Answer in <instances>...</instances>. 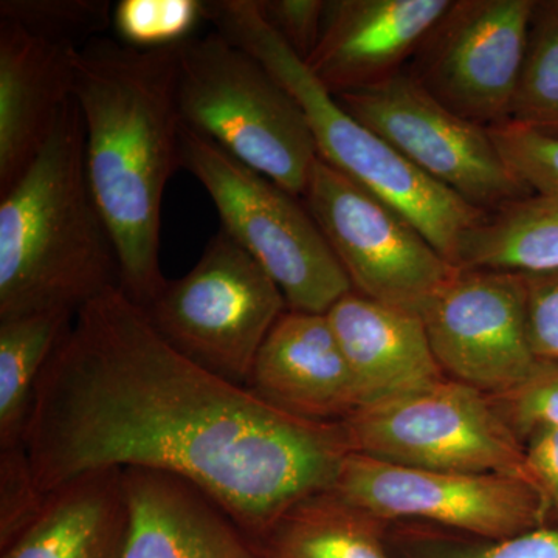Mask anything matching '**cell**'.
Segmentation results:
<instances>
[{"label":"cell","instance_id":"52a82bcc","mask_svg":"<svg viewBox=\"0 0 558 558\" xmlns=\"http://www.w3.org/2000/svg\"><path fill=\"white\" fill-rule=\"evenodd\" d=\"M143 311L180 354L245 387L288 303L258 260L220 229L193 269L167 281Z\"/></svg>","mask_w":558,"mask_h":558},{"label":"cell","instance_id":"d6986e66","mask_svg":"<svg viewBox=\"0 0 558 558\" xmlns=\"http://www.w3.org/2000/svg\"><path fill=\"white\" fill-rule=\"evenodd\" d=\"M126 532L123 470H95L47 494L0 558H123Z\"/></svg>","mask_w":558,"mask_h":558},{"label":"cell","instance_id":"5b68a950","mask_svg":"<svg viewBox=\"0 0 558 558\" xmlns=\"http://www.w3.org/2000/svg\"><path fill=\"white\" fill-rule=\"evenodd\" d=\"M183 124L245 167L303 197L319 159L299 102L269 70L218 32L179 46Z\"/></svg>","mask_w":558,"mask_h":558},{"label":"cell","instance_id":"44dd1931","mask_svg":"<svg viewBox=\"0 0 558 558\" xmlns=\"http://www.w3.org/2000/svg\"><path fill=\"white\" fill-rule=\"evenodd\" d=\"M457 269L558 270V197L529 194L487 213L458 245Z\"/></svg>","mask_w":558,"mask_h":558},{"label":"cell","instance_id":"4316f807","mask_svg":"<svg viewBox=\"0 0 558 558\" xmlns=\"http://www.w3.org/2000/svg\"><path fill=\"white\" fill-rule=\"evenodd\" d=\"M488 399L523 446L535 433L558 429V362L538 359L523 380Z\"/></svg>","mask_w":558,"mask_h":558},{"label":"cell","instance_id":"9c48e42d","mask_svg":"<svg viewBox=\"0 0 558 558\" xmlns=\"http://www.w3.org/2000/svg\"><path fill=\"white\" fill-rule=\"evenodd\" d=\"M303 202L360 295L422 315L457 274L402 213L322 159Z\"/></svg>","mask_w":558,"mask_h":558},{"label":"cell","instance_id":"9a60e30c","mask_svg":"<svg viewBox=\"0 0 558 558\" xmlns=\"http://www.w3.org/2000/svg\"><path fill=\"white\" fill-rule=\"evenodd\" d=\"M245 387L290 416L341 424L357 388L328 315L286 311L264 340Z\"/></svg>","mask_w":558,"mask_h":558},{"label":"cell","instance_id":"277c9868","mask_svg":"<svg viewBox=\"0 0 558 558\" xmlns=\"http://www.w3.org/2000/svg\"><path fill=\"white\" fill-rule=\"evenodd\" d=\"M205 21L264 65L295 98L306 117L318 157L407 219L454 266L465 231L486 211L418 171L339 101L260 16L256 0L204 2Z\"/></svg>","mask_w":558,"mask_h":558},{"label":"cell","instance_id":"7402d4cb","mask_svg":"<svg viewBox=\"0 0 558 558\" xmlns=\"http://www.w3.org/2000/svg\"><path fill=\"white\" fill-rule=\"evenodd\" d=\"M75 315L43 311L0 318V449L24 446L36 387Z\"/></svg>","mask_w":558,"mask_h":558},{"label":"cell","instance_id":"8992f818","mask_svg":"<svg viewBox=\"0 0 558 558\" xmlns=\"http://www.w3.org/2000/svg\"><path fill=\"white\" fill-rule=\"evenodd\" d=\"M180 159L182 170L207 190L218 209L220 229L277 282L288 310L328 314L352 292L348 275L300 197L185 124Z\"/></svg>","mask_w":558,"mask_h":558},{"label":"cell","instance_id":"83f0119b","mask_svg":"<svg viewBox=\"0 0 558 558\" xmlns=\"http://www.w3.org/2000/svg\"><path fill=\"white\" fill-rule=\"evenodd\" d=\"M488 131L510 170L532 193L558 197V137L512 121Z\"/></svg>","mask_w":558,"mask_h":558},{"label":"cell","instance_id":"f1b7e54d","mask_svg":"<svg viewBox=\"0 0 558 558\" xmlns=\"http://www.w3.org/2000/svg\"><path fill=\"white\" fill-rule=\"evenodd\" d=\"M44 498L36 487L25 446L0 449V549L35 520Z\"/></svg>","mask_w":558,"mask_h":558},{"label":"cell","instance_id":"cb8c5ba5","mask_svg":"<svg viewBox=\"0 0 558 558\" xmlns=\"http://www.w3.org/2000/svg\"><path fill=\"white\" fill-rule=\"evenodd\" d=\"M512 123L558 137V0H535Z\"/></svg>","mask_w":558,"mask_h":558},{"label":"cell","instance_id":"603a6c76","mask_svg":"<svg viewBox=\"0 0 558 558\" xmlns=\"http://www.w3.org/2000/svg\"><path fill=\"white\" fill-rule=\"evenodd\" d=\"M395 558H558V527L542 526L509 538H480L424 524H391Z\"/></svg>","mask_w":558,"mask_h":558},{"label":"cell","instance_id":"484cf974","mask_svg":"<svg viewBox=\"0 0 558 558\" xmlns=\"http://www.w3.org/2000/svg\"><path fill=\"white\" fill-rule=\"evenodd\" d=\"M205 21L201 0H120L112 11L117 39L138 50L180 46Z\"/></svg>","mask_w":558,"mask_h":558},{"label":"cell","instance_id":"e0dca14e","mask_svg":"<svg viewBox=\"0 0 558 558\" xmlns=\"http://www.w3.org/2000/svg\"><path fill=\"white\" fill-rule=\"evenodd\" d=\"M0 20V196L28 170L73 98V51Z\"/></svg>","mask_w":558,"mask_h":558},{"label":"cell","instance_id":"6da1fadb","mask_svg":"<svg viewBox=\"0 0 558 558\" xmlns=\"http://www.w3.org/2000/svg\"><path fill=\"white\" fill-rule=\"evenodd\" d=\"M39 494L95 470L196 484L256 539L336 486L341 424L290 416L180 354L121 288L84 304L44 368L24 439Z\"/></svg>","mask_w":558,"mask_h":558},{"label":"cell","instance_id":"8fae6325","mask_svg":"<svg viewBox=\"0 0 558 558\" xmlns=\"http://www.w3.org/2000/svg\"><path fill=\"white\" fill-rule=\"evenodd\" d=\"M333 98L418 171L481 211L534 194L510 170L487 128L440 105L407 70L369 89Z\"/></svg>","mask_w":558,"mask_h":558},{"label":"cell","instance_id":"d4e9b609","mask_svg":"<svg viewBox=\"0 0 558 558\" xmlns=\"http://www.w3.org/2000/svg\"><path fill=\"white\" fill-rule=\"evenodd\" d=\"M113 7L105 0H2L0 20L16 22L40 38L81 47L105 36Z\"/></svg>","mask_w":558,"mask_h":558},{"label":"cell","instance_id":"ac0fdd59","mask_svg":"<svg viewBox=\"0 0 558 558\" xmlns=\"http://www.w3.org/2000/svg\"><path fill=\"white\" fill-rule=\"evenodd\" d=\"M326 315L354 377L360 409L447 379L433 354L422 315L354 290Z\"/></svg>","mask_w":558,"mask_h":558},{"label":"cell","instance_id":"ffe728a7","mask_svg":"<svg viewBox=\"0 0 558 558\" xmlns=\"http://www.w3.org/2000/svg\"><path fill=\"white\" fill-rule=\"evenodd\" d=\"M389 526L330 488L290 506L253 543L260 558H395Z\"/></svg>","mask_w":558,"mask_h":558},{"label":"cell","instance_id":"30bf717a","mask_svg":"<svg viewBox=\"0 0 558 558\" xmlns=\"http://www.w3.org/2000/svg\"><path fill=\"white\" fill-rule=\"evenodd\" d=\"M332 490L389 524L492 539L548 526L538 488L517 476L403 468L351 451Z\"/></svg>","mask_w":558,"mask_h":558},{"label":"cell","instance_id":"7a4b0ae2","mask_svg":"<svg viewBox=\"0 0 558 558\" xmlns=\"http://www.w3.org/2000/svg\"><path fill=\"white\" fill-rule=\"evenodd\" d=\"M92 191L120 260L121 289L140 307L159 295L161 204L182 168L179 46L138 50L95 38L73 51Z\"/></svg>","mask_w":558,"mask_h":558},{"label":"cell","instance_id":"4fadbf2b","mask_svg":"<svg viewBox=\"0 0 558 558\" xmlns=\"http://www.w3.org/2000/svg\"><path fill=\"white\" fill-rule=\"evenodd\" d=\"M526 303L520 271L458 269L422 311L444 374L487 396L523 380L538 360L529 341Z\"/></svg>","mask_w":558,"mask_h":558},{"label":"cell","instance_id":"7c38bea8","mask_svg":"<svg viewBox=\"0 0 558 558\" xmlns=\"http://www.w3.org/2000/svg\"><path fill=\"white\" fill-rule=\"evenodd\" d=\"M535 0H451L409 72L422 89L480 126L512 121Z\"/></svg>","mask_w":558,"mask_h":558},{"label":"cell","instance_id":"5bb4252c","mask_svg":"<svg viewBox=\"0 0 558 558\" xmlns=\"http://www.w3.org/2000/svg\"><path fill=\"white\" fill-rule=\"evenodd\" d=\"M451 0H330L317 49L304 62L332 95L405 72Z\"/></svg>","mask_w":558,"mask_h":558},{"label":"cell","instance_id":"2e32d148","mask_svg":"<svg viewBox=\"0 0 558 558\" xmlns=\"http://www.w3.org/2000/svg\"><path fill=\"white\" fill-rule=\"evenodd\" d=\"M123 558H260L252 538L215 498L172 473L124 469Z\"/></svg>","mask_w":558,"mask_h":558},{"label":"cell","instance_id":"f546056e","mask_svg":"<svg viewBox=\"0 0 558 558\" xmlns=\"http://www.w3.org/2000/svg\"><path fill=\"white\" fill-rule=\"evenodd\" d=\"M260 16L301 61L317 49L325 24V0H256Z\"/></svg>","mask_w":558,"mask_h":558},{"label":"cell","instance_id":"1f68e13d","mask_svg":"<svg viewBox=\"0 0 558 558\" xmlns=\"http://www.w3.org/2000/svg\"><path fill=\"white\" fill-rule=\"evenodd\" d=\"M524 449L529 469L548 509V526L558 527V429L535 433Z\"/></svg>","mask_w":558,"mask_h":558},{"label":"cell","instance_id":"3957f363","mask_svg":"<svg viewBox=\"0 0 558 558\" xmlns=\"http://www.w3.org/2000/svg\"><path fill=\"white\" fill-rule=\"evenodd\" d=\"M116 288L119 255L92 191L86 132L73 97L38 157L0 196V318L76 314Z\"/></svg>","mask_w":558,"mask_h":558},{"label":"cell","instance_id":"4dcf8cb0","mask_svg":"<svg viewBox=\"0 0 558 558\" xmlns=\"http://www.w3.org/2000/svg\"><path fill=\"white\" fill-rule=\"evenodd\" d=\"M527 289V332L539 360L558 362V270L524 274Z\"/></svg>","mask_w":558,"mask_h":558},{"label":"cell","instance_id":"ba28073f","mask_svg":"<svg viewBox=\"0 0 558 558\" xmlns=\"http://www.w3.org/2000/svg\"><path fill=\"white\" fill-rule=\"evenodd\" d=\"M341 425L354 453L403 468L517 476L537 487L526 449L488 396L449 377L363 407Z\"/></svg>","mask_w":558,"mask_h":558}]
</instances>
